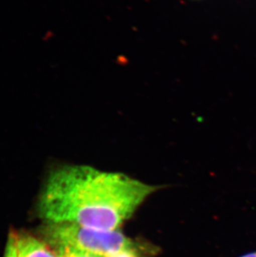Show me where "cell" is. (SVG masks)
Listing matches in <instances>:
<instances>
[{
	"label": "cell",
	"instance_id": "cell-1",
	"mask_svg": "<svg viewBox=\"0 0 256 257\" xmlns=\"http://www.w3.org/2000/svg\"><path fill=\"white\" fill-rule=\"evenodd\" d=\"M158 187L118 172L65 166L52 172L39 200L50 223L117 230Z\"/></svg>",
	"mask_w": 256,
	"mask_h": 257
},
{
	"label": "cell",
	"instance_id": "cell-2",
	"mask_svg": "<svg viewBox=\"0 0 256 257\" xmlns=\"http://www.w3.org/2000/svg\"><path fill=\"white\" fill-rule=\"evenodd\" d=\"M49 242L106 257L119 250L136 248L133 240L117 230H102L73 223H49L45 230Z\"/></svg>",
	"mask_w": 256,
	"mask_h": 257
},
{
	"label": "cell",
	"instance_id": "cell-3",
	"mask_svg": "<svg viewBox=\"0 0 256 257\" xmlns=\"http://www.w3.org/2000/svg\"><path fill=\"white\" fill-rule=\"evenodd\" d=\"M16 257H58L47 243L33 235L11 233Z\"/></svg>",
	"mask_w": 256,
	"mask_h": 257
},
{
	"label": "cell",
	"instance_id": "cell-4",
	"mask_svg": "<svg viewBox=\"0 0 256 257\" xmlns=\"http://www.w3.org/2000/svg\"><path fill=\"white\" fill-rule=\"evenodd\" d=\"M57 254L58 257H104L102 255L92 254V253L86 252L75 248L67 247V246L58 247Z\"/></svg>",
	"mask_w": 256,
	"mask_h": 257
},
{
	"label": "cell",
	"instance_id": "cell-5",
	"mask_svg": "<svg viewBox=\"0 0 256 257\" xmlns=\"http://www.w3.org/2000/svg\"><path fill=\"white\" fill-rule=\"evenodd\" d=\"M106 257H140L136 250V248L119 250L117 252L112 253Z\"/></svg>",
	"mask_w": 256,
	"mask_h": 257
},
{
	"label": "cell",
	"instance_id": "cell-6",
	"mask_svg": "<svg viewBox=\"0 0 256 257\" xmlns=\"http://www.w3.org/2000/svg\"><path fill=\"white\" fill-rule=\"evenodd\" d=\"M5 257H16V251H15V244L13 239L10 235V240L8 242L7 247L5 250Z\"/></svg>",
	"mask_w": 256,
	"mask_h": 257
},
{
	"label": "cell",
	"instance_id": "cell-7",
	"mask_svg": "<svg viewBox=\"0 0 256 257\" xmlns=\"http://www.w3.org/2000/svg\"><path fill=\"white\" fill-rule=\"evenodd\" d=\"M240 257H256V251H254V252L249 253V254H246V255H242Z\"/></svg>",
	"mask_w": 256,
	"mask_h": 257
}]
</instances>
